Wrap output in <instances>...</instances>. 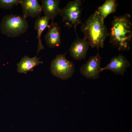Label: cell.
Returning <instances> with one entry per match:
<instances>
[{"label": "cell", "instance_id": "cell-1", "mask_svg": "<svg viewBox=\"0 0 132 132\" xmlns=\"http://www.w3.org/2000/svg\"><path fill=\"white\" fill-rule=\"evenodd\" d=\"M130 15L128 13L115 16L112 22L109 33L110 43L119 50H127L132 37V25Z\"/></svg>", "mask_w": 132, "mask_h": 132}, {"label": "cell", "instance_id": "cell-2", "mask_svg": "<svg viewBox=\"0 0 132 132\" xmlns=\"http://www.w3.org/2000/svg\"><path fill=\"white\" fill-rule=\"evenodd\" d=\"M81 29L84 37L93 48H103L106 38L109 33L104 21L101 18L97 11L91 15L83 23Z\"/></svg>", "mask_w": 132, "mask_h": 132}, {"label": "cell", "instance_id": "cell-3", "mask_svg": "<svg viewBox=\"0 0 132 132\" xmlns=\"http://www.w3.org/2000/svg\"><path fill=\"white\" fill-rule=\"evenodd\" d=\"M28 24L26 19L16 14L8 15L3 17L1 22V33L9 37H15L26 32Z\"/></svg>", "mask_w": 132, "mask_h": 132}, {"label": "cell", "instance_id": "cell-4", "mask_svg": "<svg viewBox=\"0 0 132 132\" xmlns=\"http://www.w3.org/2000/svg\"><path fill=\"white\" fill-rule=\"evenodd\" d=\"M82 1L75 0L68 2L66 6L61 9L59 14L65 26L68 28H73L77 35V27L82 23L81 21Z\"/></svg>", "mask_w": 132, "mask_h": 132}, {"label": "cell", "instance_id": "cell-5", "mask_svg": "<svg viewBox=\"0 0 132 132\" xmlns=\"http://www.w3.org/2000/svg\"><path fill=\"white\" fill-rule=\"evenodd\" d=\"M66 53L56 55L51 62L50 70L52 74L60 79L65 80L71 77L75 71V67L71 62L66 57Z\"/></svg>", "mask_w": 132, "mask_h": 132}, {"label": "cell", "instance_id": "cell-6", "mask_svg": "<svg viewBox=\"0 0 132 132\" xmlns=\"http://www.w3.org/2000/svg\"><path fill=\"white\" fill-rule=\"evenodd\" d=\"M101 60L99 53L95 56H90L88 60L80 67L81 74L88 78L95 79L98 78L101 72L100 64Z\"/></svg>", "mask_w": 132, "mask_h": 132}, {"label": "cell", "instance_id": "cell-7", "mask_svg": "<svg viewBox=\"0 0 132 132\" xmlns=\"http://www.w3.org/2000/svg\"><path fill=\"white\" fill-rule=\"evenodd\" d=\"M90 44L87 39L84 37L81 39L77 35L73 41L69 51L71 56L77 60H81L86 57Z\"/></svg>", "mask_w": 132, "mask_h": 132}, {"label": "cell", "instance_id": "cell-8", "mask_svg": "<svg viewBox=\"0 0 132 132\" xmlns=\"http://www.w3.org/2000/svg\"><path fill=\"white\" fill-rule=\"evenodd\" d=\"M130 66L129 61L124 57L120 55L113 57L106 66L101 67V71L109 70L115 74L123 75L127 68Z\"/></svg>", "mask_w": 132, "mask_h": 132}, {"label": "cell", "instance_id": "cell-9", "mask_svg": "<svg viewBox=\"0 0 132 132\" xmlns=\"http://www.w3.org/2000/svg\"><path fill=\"white\" fill-rule=\"evenodd\" d=\"M48 31L45 36L46 44L50 48L59 46L61 44V27L54 21L50 25Z\"/></svg>", "mask_w": 132, "mask_h": 132}, {"label": "cell", "instance_id": "cell-10", "mask_svg": "<svg viewBox=\"0 0 132 132\" xmlns=\"http://www.w3.org/2000/svg\"><path fill=\"white\" fill-rule=\"evenodd\" d=\"M22 5L23 16L26 19L28 17L32 18L40 16L42 11L41 6L37 0H22Z\"/></svg>", "mask_w": 132, "mask_h": 132}, {"label": "cell", "instance_id": "cell-11", "mask_svg": "<svg viewBox=\"0 0 132 132\" xmlns=\"http://www.w3.org/2000/svg\"><path fill=\"white\" fill-rule=\"evenodd\" d=\"M41 5L42 10L47 17L52 21H54L59 14L61 9L59 7V0H42Z\"/></svg>", "mask_w": 132, "mask_h": 132}, {"label": "cell", "instance_id": "cell-12", "mask_svg": "<svg viewBox=\"0 0 132 132\" xmlns=\"http://www.w3.org/2000/svg\"><path fill=\"white\" fill-rule=\"evenodd\" d=\"M40 58L36 56L31 58L25 56L22 58L19 63L17 64L18 72L26 74L28 71H33L34 67L40 64L43 63L42 61H39Z\"/></svg>", "mask_w": 132, "mask_h": 132}, {"label": "cell", "instance_id": "cell-13", "mask_svg": "<svg viewBox=\"0 0 132 132\" xmlns=\"http://www.w3.org/2000/svg\"><path fill=\"white\" fill-rule=\"evenodd\" d=\"M50 20L45 16L37 18L35 21L34 28L37 31V39L38 41L37 55L41 49H44V47L42 43L41 37L42 33L45 28H49L50 25L48 23Z\"/></svg>", "mask_w": 132, "mask_h": 132}, {"label": "cell", "instance_id": "cell-14", "mask_svg": "<svg viewBox=\"0 0 132 132\" xmlns=\"http://www.w3.org/2000/svg\"><path fill=\"white\" fill-rule=\"evenodd\" d=\"M117 5L116 1L107 0L102 5L98 7L97 11L101 19L104 21L109 15L115 12Z\"/></svg>", "mask_w": 132, "mask_h": 132}, {"label": "cell", "instance_id": "cell-15", "mask_svg": "<svg viewBox=\"0 0 132 132\" xmlns=\"http://www.w3.org/2000/svg\"><path fill=\"white\" fill-rule=\"evenodd\" d=\"M21 0H0V8L7 10L11 9L14 6L21 4Z\"/></svg>", "mask_w": 132, "mask_h": 132}]
</instances>
